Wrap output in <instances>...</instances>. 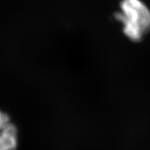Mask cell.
<instances>
[{
	"label": "cell",
	"instance_id": "obj_2",
	"mask_svg": "<svg viewBox=\"0 0 150 150\" xmlns=\"http://www.w3.org/2000/svg\"><path fill=\"white\" fill-rule=\"evenodd\" d=\"M18 144L17 127L10 117L0 110V150H16Z\"/></svg>",
	"mask_w": 150,
	"mask_h": 150
},
{
	"label": "cell",
	"instance_id": "obj_1",
	"mask_svg": "<svg viewBox=\"0 0 150 150\" xmlns=\"http://www.w3.org/2000/svg\"><path fill=\"white\" fill-rule=\"evenodd\" d=\"M115 18L132 41H140L150 31V10L141 0H122Z\"/></svg>",
	"mask_w": 150,
	"mask_h": 150
}]
</instances>
